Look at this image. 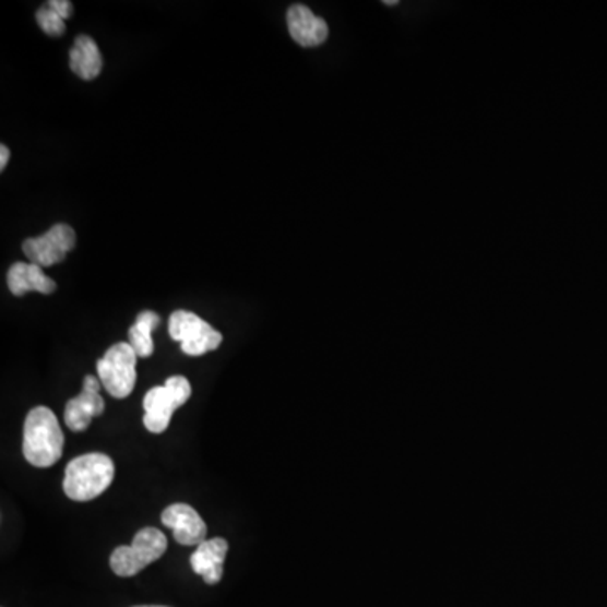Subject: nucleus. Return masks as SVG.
<instances>
[{"instance_id": "nucleus-1", "label": "nucleus", "mask_w": 607, "mask_h": 607, "mask_svg": "<svg viewBox=\"0 0 607 607\" xmlns=\"http://www.w3.org/2000/svg\"><path fill=\"white\" fill-rule=\"evenodd\" d=\"M64 433L48 407H36L24 422L23 454L34 467L55 466L63 455Z\"/></svg>"}, {"instance_id": "nucleus-2", "label": "nucleus", "mask_w": 607, "mask_h": 607, "mask_svg": "<svg viewBox=\"0 0 607 607\" xmlns=\"http://www.w3.org/2000/svg\"><path fill=\"white\" fill-rule=\"evenodd\" d=\"M116 464L102 452H90L70 461L64 471L63 489L70 500L92 501L110 488Z\"/></svg>"}, {"instance_id": "nucleus-3", "label": "nucleus", "mask_w": 607, "mask_h": 607, "mask_svg": "<svg viewBox=\"0 0 607 607\" xmlns=\"http://www.w3.org/2000/svg\"><path fill=\"white\" fill-rule=\"evenodd\" d=\"M167 538L154 526L139 529L130 547H117L110 556L111 571L119 578H134L145 567L156 562L166 554Z\"/></svg>"}, {"instance_id": "nucleus-4", "label": "nucleus", "mask_w": 607, "mask_h": 607, "mask_svg": "<svg viewBox=\"0 0 607 607\" xmlns=\"http://www.w3.org/2000/svg\"><path fill=\"white\" fill-rule=\"evenodd\" d=\"M191 383L181 374L169 377L163 386H154L144 396V426L148 432L163 433L169 427L172 414L191 396Z\"/></svg>"}, {"instance_id": "nucleus-5", "label": "nucleus", "mask_w": 607, "mask_h": 607, "mask_svg": "<svg viewBox=\"0 0 607 607\" xmlns=\"http://www.w3.org/2000/svg\"><path fill=\"white\" fill-rule=\"evenodd\" d=\"M138 358L134 348L129 343H117L110 346L98 359L97 371L102 386L110 393L114 398H127L134 392L138 382Z\"/></svg>"}, {"instance_id": "nucleus-6", "label": "nucleus", "mask_w": 607, "mask_h": 607, "mask_svg": "<svg viewBox=\"0 0 607 607\" xmlns=\"http://www.w3.org/2000/svg\"><path fill=\"white\" fill-rule=\"evenodd\" d=\"M169 336L188 356H203L222 345L223 336L194 312L176 311L169 318Z\"/></svg>"}, {"instance_id": "nucleus-7", "label": "nucleus", "mask_w": 607, "mask_h": 607, "mask_svg": "<svg viewBox=\"0 0 607 607\" xmlns=\"http://www.w3.org/2000/svg\"><path fill=\"white\" fill-rule=\"evenodd\" d=\"M74 245H76V234L73 228L64 223H58L41 237L27 238L23 243V250L31 263L45 269L63 262L68 253L74 249Z\"/></svg>"}, {"instance_id": "nucleus-8", "label": "nucleus", "mask_w": 607, "mask_h": 607, "mask_svg": "<svg viewBox=\"0 0 607 607\" xmlns=\"http://www.w3.org/2000/svg\"><path fill=\"white\" fill-rule=\"evenodd\" d=\"M100 378L86 374L83 380V392L74 396L64 407V424L73 432H83L92 426L95 417L105 412V401L100 395Z\"/></svg>"}, {"instance_id": "nucleus-9", "label": "nucleus", "mask_w": 607, "mask_h": 607, "mask_svg": "<svg viewBox=\"0 0 607 607\" xmlns=\"http://www.w3.org/2000/svg\"><path fill=\"white\" fill-rule=\"evenodd\" d=\"M163 525L172 529L176 541L186 547H198L207 540V526L200 513L186 503H176L163 511Z\"/></svg>"}, {"instance_id": "nucleus-10", "label": "nucleus", "mask_w": 607, "mask_h": 607, "mask_svg": "<svg viewBox=\"0 0 607 607\" xmlns=\"http://www.w3.org/2000/svg\"><path fill=\"white\" fill-rule=\"evenodd\" d=\"M287 27L294 41L304 48L322 45L330 34L326 21L318 17L311 9L302 4L293 5L287 11Z\"/></svg>"}, {"instance_id": "nucleus-11", "label": "nucleus", "mask_w": 607, "mask_h": 607, "mask_svg": "<svg viewBox=\"0 0 607 607\" xmlns=\"http://www.w3.org/2000/svg\"><path fill=\"white\" fill-rule=\"evenodd\" d=\"M228 554V541L225 538H210L198 545L191 556V567L206 584L215 585L223 578V562Z\"/></svg>"}, {"instance_id": "nucleus-12", "label": "nucleus", "mask_w": 607, "mask_h": 607, "mask_svg": "<svg viewBox=\"0 0 607 607\" xmlns=\"http://www.w3.org/2000/svg\"><path fill=\"white\" fill-rule=\"evenodd\" d=\"M8 286L15 297L27 293L52 294L56 282L45 274L39 265L34 263L15 262L8 272Z\"/></svg>"}, {"instance_id": "nucleus-13", "label": "nucleus", "mask_w": 607, "mask_h": 607, "mask_svg": "<svg viewBox=\"0 0 607 607\" xmlns=\"http://www.w3.org/2000/svg\"><path fill=\"white\" fill-rule=\"evenodd\" d=\"M70 68L74 74H79L80 79L86 82L97 79L100 74L104 60L97 43L93 41L92 37L85 34L76 37L70 51Z\"/></svg>"}, {"instance_id": "nucleus-14", "label": "nucleus", "mask_w": 607, "mask_h": 607, "mask_svg": "<svg viewBox=\"0 0 607 607\" xmlns=\"http://www.w3.org/2000/svg\"><path fill=\"white\" fill-rule=\"evenodd\" d=\"M160 324L159 314L152 311H144L138 316L134 326L129 330V345L134 348L139 358H148L154 353V341L152 331Z\"/></svg>"}, {"instance_id": "nucleus-15", "label": "nucleus", "mask_w": 607, "mask_h": 607, "mask_svg": "<svg viewBox=\"0 0 607 607\" xmlns=\"http://www.w3.org/2000/svg\"><path fill=\"white\" fill-rule=\"evenodd\" d=\"M36 21L37 24H39V27H41L48 36H63L64 31H67L64 19L61 17V15L58 14V12H56L49 4H45L43 8H39V11L36 12Z\"/></svg>"}, {"instance_id": "nucleus-16", "label": "nucleus", "mask_w": 607, "mask_h": 607, "mask_svg": "<svg viewBox=\"0 0 607 607\" xmlns=\"http://www.w3.org/2000/svg\"><path fill=\"white\" fill-rule=\"evenodd\" d=\"M48 4L51 5V8L55 9V11L58 12L64 21L73 14V4L68 2V0H49Z\"/></svg>"}, {"instance_id": "nucleus-17", "label": "nucleus", "mask_w": 607, "mask_h": 607, "mask_svg": "<svg viewBox=\"0 0 607 607\" xmlns=\"http://www.w3.org/2000/svg\"><path fill=\"white\" fill-rule=\"evenodd\" d=\"M9 157H11V151H9L8 145H0V170H4L8 166Z\"/></svg>"}, {"instance_id": "nucleus-18", "label": "nucleus", "mask_w": 607, "mask_h": 607, "mask_svg": "<svg viewBox=\"0 0 607 607\" xmlns=\"http://www.w3.org/2000/svg\"><path fill=\"white\" fill-rule=\"evenodd\" d=\"M396 4H398L396 0H389V2H385V5H396Z\"/></svg>"}, {"instance_id": "nucleus-19", "label": "nucleus", "mask_w": 607, "mask_h": 607, "mask_svg": "<svg viewBox=\"0 0 607 607\" xmlns=\"http://www.w3.org/2000/svg\"><path fill=\"white\" fill-rule=\"evenodd\" d=\"M138 607H166V606H138Z\"/></svg>"}]
</instances>
